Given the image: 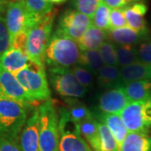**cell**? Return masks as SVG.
Returning <instances> with one entry per match:
<instances>
[{
    "label": "cell",
    "mask_w": 151,
    "mask_h": 151,
    "mask_svg": "<svg viewBox=\"0 0 151 151\" xmlns=\"http://www.w3.org/2000/svg\"><path fill=\"white\" fill-rule=\"evenodd\" d=\"M56 10H52L28 31L25 54L30 62L45 67V50L52 35Z\"/></svg>",
    "instance_id": "1"
},
{
    "label": "cell",
    "mask_w": 151,
    "mask_h": 151,
    "mask_svg": "<svg viewBox=\"0 0 151 151\" xmlns=\"http://www.w3.org/2000/svg\"><path fill=\"white\" fill-rule=\"evenodd\" d=\"M81 53L76 40L55 32L45 50V64L49 67L70 69L78 64Z\"/></svg>",
    "instance_id": "2"
},
{
    "label": "cell",
    "mask_w": 151,
    "mask_h": 151,
    "mask_svg": "<svg viewBox=\"0 0 151 151\" xmlns=\"http://www.w3.org/2000/svg\"><path fill=\"white\" fill-rule=\"evenodd\" d=\"M40 115L39 149L40 151H59L60 134L58 114L51 99L38 107Z\"/></svg>",
    "instance_id": "3"
},
{
    "label": "cell",
    "mask_w": 151,
    "mask_h": 151,
    "mask_svg": "<svg viewBox=\"0 0 151 151\" xmlns=\"http://www.w3.org/2000/svg\"><path fill=\"white\" fill-rule=\"evenodd\" d=\"M30 106L0 95V133L19 139Z\"/></svg>",
    "instance_id": "4"
},
{
    "label": "cell",
    "mask_w": 151,
    "mask_h": 151,
    "mask_svg": "<svg viewBox=\"0 0 151 151\" xmlns=\"http://www.w3.org/2000/svg\"><path fill=\"white\" fill-rule=\"evenodd\" d=\"M17 80L35 102H45L50 99L51 92L46 78L45 67L33 64L16 75Z\"/></svg>",
    "instance_id": "5"
},
{
    "label": "cell",
    "mask_w": 151,
    "mask_h": 151,
    "mask_svg": "<svg viewBox=\"0 0 151 151\" xmlns=\"http://www.w3.org/2000/svg\"><path fill=\"white\" fill-rule=\"evenodd\" d=\"M59 151H92L82 138L79 124L71 119L66 108H60L58 115Z\"/></svg>",
    "instance_id": "6"
},
{
    "label": "cell",
    "mask_w": 151,
    "mask_h": 151,
    "mask_svg": "<svg viewBox=\"0 0 151 151\" xmlns=\"http://www.w3.org/2000/svg\"><path fill=\"white\" fill-rule=\"evenodd\" d=\"M49 81L59 95L69 98H81L87 92L69 68L49 67Z\"/></svg>",
    "instance_id": "7"
},
{
    "label": "cell",
    "mask_w": 151,
    "mask_h": 151,
    "mask_svg": "<svg viewBox=\"0 0 151 151\" xmlns=\"http://www.w3.org/2000/svg\"><path fill=\"white\" fill-rule=\"evenodd\" d=\"M120 116L129 132L148 133L151 129V97L130 103Z\"/></svg>",
    "instance_id": "8"
},
{
    "label": "cell",
    "mask_w": 151,
    "mask_h": 151,
    "mask_svg": "<svg viewBox=\"0 0 151 151\" xmlns=\"http://www.w3.org/2000/svg\"><path fill=\"white\" fill-rule=\"evenodd\" d=\"M92 24V19L75 9L65 11L59 19L55 32L77 41Z\"/></svg>",
    "instance_id": "9"
},
{
    "label": "cell",
    "mask_w": 151,
    "mask_h": 151,
    "mask_svg": "<svg viewBox=\"0 0 151 151\" xmlns=\"http://www.w3.org/2000/svg\"><path fill=\"white\" fill-rule=\"evenodd\" d=\"M5 21L11 40L21 32L30 29L29 19L24 0H12L7 3L5 9Z\"/></svg>",
    "instance_id": "10"
},
{
    "label": "cell",
    "mask_w": 151,
    "mask_h": 151,
    "mask_svg": "<svg viewBox=\"0 0 151 151\" xmlns=\"http://www.w3.org/2000/svg\"><path fill=\"white\" fill-rule=\"evenodd\" d=\"M0 95L11 99L22 102L29 105H32L35 102L29 96L16 76L9 72L0 64Z\"/></svg>",
    "instance_id": "11"
},
{
    "label": "cell",
    "mask_w": 151,
    "mask_h": 151,
    "mask_svg": "<svg viewBox=\"0 0 151 151\" xmlns=\"http://www.w3.org/2000/svg\"><path fill=\"white\" fill-rule=\"evenodd\" d=\"M129 103L123 87L108 89L98 98L97 110L105 113L120 114Z\"/></svg>",
    "instance_id": "12"
},
{
    "label": "cell",
    "mask_w": 151,
    "mask_h": 151,
    "mask_svg": "<svg viewBox=\"0 0 151 151\" xmlns=\"http://www.w3.org/2000/svg\"><path fill=\"white\" fill-rule=\"evenodd\" d=\"M39 131L40 115L36 108L27 119L19 137V144L22 151H40Z\"/></svg>",
    "instance_id": "13"
},
{
    "label": "cell",
    "mask_w": 151,
    "mask_h": 151,
    "mask_svg": "<svg viewBox=\"0 0 151 151\" xmlns=\"http://www.w3.org/2000/svg\"><path fill=\"white\" fill-rule=\"evenodd\" d=\"M92 113L93 117L97 119L98 122L104 124L109 129L110 132L112 133V134L116 139L119 151L123 142L125 139L127 134H129V131L125 127L120 114L105 113L99 110L92 112Z\"/></svg>",
    "instance_id": "14"
},
{
    "label": "cell",
    "mask_w": 151,
    "mask_h": 151,
    "mask_svg": "<svg viewBox=\"0 0 151 151\" xmlns=\"http://www.w3.org/2000/svg\"><path fill=\"white\" fill-rule=\"evenodd\" d=\"M149 36L148 29L138 31L128 26L108 31V38L119 45H135L142 43Z\"/></svg>",
    "instance_id": "15"
},
{
    "label": "cell",
    "mask_w": 151,
    "mask_h": 151,
    "mask_svg": "<svg viewBox=\"0 0 151 151\" xmlns=\"http://www.w3.org/2000/svg\"><path fill=\"white\" fill-rule=\"evenodd\" d=\"M30 60L23 50L11 47L0 57V64L15 76L30 65Z\"/></svg>",
    "instance_id": "16"
},
{
    "label": "cell",
    "mask_w": 151,
    "mask_h": 151,
    "mask_svg": "<svg viewBox=\"0 0 151 151\" xmlns=\"http://www.w3.org/2000/svg\"><path fill=\"white\" fill-rule=\"evenodd\" d=\"M120 76L124 85L133 81L151 80V65L137 61L121 67Z\"/></svg>",
    "instance_id": "17"
},
{
    "label": "cell",
    "mask_w": 151,
    "mask_h": 151,
    "mask_svg": "<svg viewBox=\"0 0 151 151\" xmlns=\"http://www.w3.org/2000/svg\"><path fill=\"white\" fill-rule=\"evenodd\" d=\"M108 38V32L95 27L92 24L76 43L81 51L93 50L100 48V46L107 41Z\"/></svg>",
    "instance_id": "18"
},
{
    "label": "cell",
    "mask_w": 151,
    "mask_h": 151,
    "mask_svg": "<svg viewBox=\"0 0 151 151\" xmlns=\"http://www.w3.org/2000/svg\"><path fill=\"white\" fill-rule=\"evenodd\" d=\"M148 10L147 6L144 3H135L124 9V15L128 27L138 31H145L146 27L145 16Z\"/></svg>",
    "instance_id": "19"
},
{
    "label": "cell",
    "mask_w": 151,
    "mask_h": 151,
    "mask_svg": "<svg viewBox=\"0 0 151 151\" xmlns=\"http://www.w3.org/2000/svg\"><path fill=\"white\" fill-rule=\"evenodd\" d=\"M119 151H151V137L148 133L129 132Z\"/></svg>",
    "instance_id": "20"
},
{
    "label": "cell",
    "mask_w": 151,
    "mask_h": 151,
    "mask_svg": "<svg viewBox=\"0 0 151 151\" xmlns=\"http://www.w3.org/2000/svg\"><path fill=\"white\" fill-rule=\"evenodd\" d=\"M30 29L52 10L53 4L49 0H24Z\"/></svg>",
    "instance_id": "21"
},
{
    "label": "cell",
    "mask_w": 151,
    "mask_h": 151,
    "mask_svg": "<svg viewBox=\"0 0 151 151\" xmlns=\"http://www.w3.org/2000/svg\"><path fill=\"white\" fill-rule=\"evenodd\" d=\"M123 88L130 103L143 101L151 97V80L126 83Z\"/></svg>",
    "instance_id": "22"
},
{
    "label": "cell",
    "mask_w": 151,
    "mask_h": 151,
    "mask_svg": "<svg viewBox=\"0 0 151 151\" xmlns=\"http://www.w3.org/2000/svg\"><path fill=\"white\" fill-rule=\"evenodd\" d=\"M97 81L99 86L107 90L124 86L119 66L104 65L97 74Z\"/></svg>",
    "instance_id": "23"
},
{
    "label": "cell",
    "mask_w": 151,
    "mask_h": 151,
    "mask_svg": "<svg viewBox=\"0 0 151 151\" xmlns=\"http://www.w3.org/2000/svg\"><path fill=\"white\" fill-rule=\"evenodd\" d=\"M77 65L85 67L92 74L97 75L105 64L99 50H93L81 51Z\"/></svg>",
    "instance_id": "24"
},
{
    "label": "cell",
    "mask_w": 151,
    "mask_h": 151,
    "mask_svg": "<svg viewBox=\"0 0 151 151\" xmlns=\"http://www.w3.org/2000/svg\"><path fill=\"white\" fill-rule=\"evenodd\" d=\"M81 134L85 138L94 151H98V141H99V134H98V126L97 119L92 117L91 119H86L85 121L79 124Z\"/></svg>",
    "instance_id": "25"
},
{
    "label": "cell",
    "mask_w": 151,
    "mask_h": 151,
    "mask_svg": "<svg viewBox=\"0 0 151 151\" xmlns=\"http://www.w3.org/2000/svg\"><path fill=\"white\" fill-rule=\"evenodd\" d=\"M115 51L119 67H124L139 61L138 55V47L135 45H117L115 47Z\"/></svg>",
    "instance_id": "26"
},
{
    "label": "cell",
    "mask_w": 151,
    "mask_h": 151,
    "mask_svg": "<svg viewBox=\"0 0 151 151\" xmlns=\"http://www.w3.org/2000/svg\"><path fill=\"white\" fill-rule=\"evenodd\" d=\"M67 101H68V107L66 108L67 112L70 118L77 124H81V122L93 117L92 111L84 103L78 102L77 100H75L73 98H68Z\"/></svg>",
    "instance_id": "27"
},
{
    "label": "cell",
    "mask_w": 151,
    "mask_h": 151,
    "mask_svg": "<svg viewBox=\"0 0 151 151\" xmlns=\"http://www.w3.org/2000/svg\"><path fill=\"white\" fill-rule=\"evenodd\" d=\"M97 126L99 134L98 151H119V147L116 139L108 127L98 121Z\"/></svg>",
    "instance_id": "28"
},
{
    "label": "cell",
    "mask_w": 151,
    "mask_h": 151,
    "mask_svg": "<svg viewBox=\"0 0 151 151\" xmlns=\"http://www.w3.org/2000/svg\"><path fill=\"white\" fill-rule=\"evenodd\" d=\"M112 9L109 8L103 0L97 7L92 18V24L95 27L104 31H110V14Z\"/></svg>",
    "instance_id": "29"
},
{
    "label": "cell",
    "mask_w": 151,
    "mask_h": 151,
    "mask_svg": "<svg viewBox=\"0 0 151 151\" xmlns=\"http://www.w3.org/2000/svg\"><path fill=\"white\" fill-rule=\"evenodd\" d=\"M101 2L102 0H73V5L76 10L92 19Z\"/></svg>",
    "instance_id": "30"
},
{
    "label": "cell",
    "mask_w": 151,
    "mask_h": 151,
    "mask_svg": "<svg viewBox=\"0 0 151 151\" xmlns=\"http://www.w3.org/2000/svg\"><path fill=\"white\" fill-rule=\"evenodd\" d=\"M116 45L110 41H105L104 43L98 49L100 54L103 57L104 64L107 65H113L119 66L117 57H116V51H115Z\"/></svg>",
    "instance_id": "31"
},
{
    "label": "cell",
    "mask_w": 151,
    "mask_h": 151,
    "mask_svg": "<svg viewBox=\"0 0 151 151\" xmlns=\"http://www.w3.org/2000/svg\"><path fill=\"white\" fill-rule=\"evenodd\" d=\"M71 71L76 76V80L79 81L81 86H84L86 89H89L92 87L93 84V74L89 70L85 67L76 65L72 67Z\"/></svg>",
    "instance_id": "32"
},
{
    "label": "cell",
    "mask_w": 151,
    "mask_h": 151,
    "mask_svg": "<svg viewBox=\"0 0 151 151\" xmlns=\"http://www.w3.org/2000/svg\"><path fill=\"white\" fill-rule=\"evenodd\" d=\"M12 46L10 34L6 24L5 18L0 15V57Z\"/></svg>",
    "instance_id": "33"
},
{
    "label": "cell",
    "mask_w": 151,
    "mask_h": 151,
    "mask_svg": "<svg viewBox=\"0 0 151 151\" xmlns=\"http://www.w3.org/2000/svg\"><path fill=\"white\" fill-rule=\"evenodd\" d=\"M124 9H114L110 14V30L128 26L124 15Z\"/></svg>",
    "instance_id": "34"
},
{
    "label": "cell",
    "mask_w": 151,
    "mask_h": 151,
    "mask_svg": "<svg viewBox=\"0 0 151 151\" xmlns=\"http://www.w3.org/2000/svg\"><path fill=\"white\" fill-rule=\"evenodd\" d=\"M0 151H22L19 139L0 133Z\"/></svg>",
    "instance_id": "35"
},
{
    "label": "cell",
    "mask_w": 151,
    "mask_h": 151,
    "mask_svg": "<svg viewBox=\"0 0 151 151\" xmlns=\"http://www.w3.org/2000/svg\"><path fill=\"white\" fill-rule=\"evenodd\" d=\"M139 60L151 65V37H149L138 46Z\"/></svg>",
    "instance_id": "36"
},
{
    "label": "cell",
    "mask_w": 151,
    "mask_h": 151,
    "mask_svg": "<svg viewBox=\"0 0 151 151\" xmlns=\"http://www.w3.org/2000/svg\"><path fill=\"white\" fill-rule=\"evenodd\" d=\"M103 1L109 8L114 9L126 8L135 3H139L141 0H103Z\"/></svg>",
    "instance_id": "37"
},
{
    "label": "cell",
    "mask_w": 151,
    "mask_h": 151,
    "mask_svg": "<svg viewBox=\"0 0 151 151\" xmlns=\"http://www.w3.org/2000/svg\"><path fill=\"white\" fill-rule=\"evenodd\" d=\"M6 4H6L5 0H0V15L6 9Z\"/></svg>",
    "instance_id": "38"
},
{
    "label": "cell",
    "mask_w": 151,
    "mask_h": 151,
    "mask_svg": "<svg viewBox=\"0 0 151 151\" xmlns=\"http://www.w3.org/2000/svg\"><path fill=\"white\" fill-rule=\"evenodd\" d=\"M51 4H60L65 2L66 0H49Z\"/></svg>",
    "instance_id": "39"
}]
</instances>
